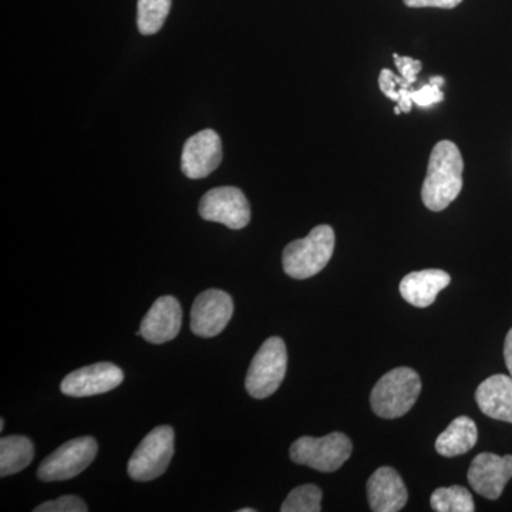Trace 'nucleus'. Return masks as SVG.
Listing matches in <instances>:
<instances>
[{
    "instance_id": "18",
    "label": "nucleus",
    "mask_w": 512,
    "mask_h": 512,
    "mask_svg": "<svg viewBox=\"0 0 512 512\" xmlns=\"http://www.w3.org/2000/svg\"><path fill=\"white\" fill-rule=\"evenodd\" d=\"M35 447L25 436H8L0 440V476L20 473L32 463Z\"/></svg>"
},
{
    "instance_id": "12",
    "label": "nucleus",
    "mask_w": 512,
    "mask_h": 512,
    "mask_svg": "<svg viewBox=\"0 0 512 512\" xmlns=\"http://www.w3.org/2000/svg\"><path fill=\"white\" fill-rule=\"evenodd\" d=\"M222 141L214 130H204L188 138L181 156V170L191 180L208 177L220 167Z\"/></svg>"
},
{
    "instance_id": "10",
    "label": "nucleus",
    "mask_w": 512,
    "mask_h": 512,
    "mask_svg": "<svg viewBox=\"0 0 512 512\" xmlns=\"http://www.w3.org/2000/svg\"><path fill=\"white\" fill-rule=\"evenodd\" d=\"M123 370L113 363H96L64 377L60 390L70 397H89L111 392L123 383Z\"/></svg>"
},
{
    "instance_id": "8",
    "label": "nucleus",
    "mask_w": 512,
    "mask_h": 512,
    "mask_svg": "<svg viewBox=\"0 0 512 512\" xmlns=\"http://www.w3.org/2000/svg\"><path fill=\"white\" fill-rule=\"evenodd\" d=\"M205 221L218 222L229 229H242L251 221V207L244 192L237 187H220L208 191L200 202Z\"/></svg>"
},
{
    "instance_id": "2",
    "label": "nucleus",
    "mask_w": 512,
    "mask_h": 512,
    "mask_svg": "<svg viewBox=\"0 0 512 512\" xmlns=\"http://www.w3.org/2000/svg\"><path fill=\"white\" fill-rule=\"evenodd\" d=\"M335 251V231L329 225H319L308 237L293 241L284 249L282 265L293 279H309L329 264Z\"/></svg>"
},
{
    "instance_id": "27",
    "label": "nucleus",
    "mask_w": 512,
    "mask_h": 512,
    "mask_svg": "<svg viewBox=\"0 0 512 512\" xmlns=\"http://www.w3.org/2000/svg\"><path fill=\"white\" fill-rule=\"evenodd\" d=\"M504 357L505 365H507L508 372H510V376L512 377V329L508 332L507 339H505Z\"/></svg>"
},
{
    "instance_id": "9",
    "label": "nucleus",
    "mask_w": 512,
    "mask_h": 512,
    "mask_svg": "<svg viewBox=\"0 0 512 512\" xmlns=\"http://www.w3.org/2000/svg\"><path fill=\"white\" fill-rule=\"evenodd\" d=\"M234 315V299L220 289H208L195 298L191 308V330L200 338H215Z\"/></svg>"
},
{
    "instance_id": "16",
    "label": "nucleus",
    "mask_w": 512,
    "mask_h": 512,
    "mask_svg": "<svg viewBox=\"0 0 512 512\" xmlns=\"http://www.w3.org/2000/svg\"><path fill=\"white\" fill-rule=\"evenodd\" d=\"M478 407L491 419L512 424V377L494 375L478 386Z\"/></svg>"
},
{
    "instance_id": "19",
    "label": "nucleus",
    "mask_w": 512,
    "mask_h": 512,
    "mask_svg": "<svg viewBox=\"0 0 512 512\" xmlns=\"http://www.w3.org/2000/svg\"><path fill=\"white\" fill-rule=\"evenodd\" d=\"M431 508L437 512H473L476 511L473 495L466 487L453 485V487L437 488L431 494Z\"/></svg>"
},
{
    "instance_id": "22",
    "label": "nucleus",
    "mask_w": 512,
    "mask_h": 512,
    "mask_svg": "<svg viewBox=\"0 0 512 512\" xmlns=\"http://www.w3.org/2000/svg\"><path fill=\"white\" fill-rule=\"evenodd\" d=\"M444 84V79L441 76L430 77V82L424 84L419 90H412V100L414 104L427 109L433 104H439L444 100V93L441 92V86Z\"/></svg>"
},
{
    "instance_id": "21",
    "label": "nucleus",
    "mask_w": 512,
    "mask_h": 512,
    "mask_svg": "<svg viewBox=\"0 0 512 512\" xmlns=\"http://www.w3.org/2000/svg\"><path fill=\"white\" fill-rule=\"evenodd\" d=\"M322 490L318 485L296 487L282 504V512H319L322 510Z\"/></svg>"
},
{
    "instance_id": "20",
    "label": "nucleus",
    "mask_w": 512,
    "mask_h": 512,
    "mask_svg": "<svg viewBox=\"0 0 512 512\" xmlns=\"http://www.w3.org/2000/svg\"><path fill=\"white\" fill-rule=\"evenodd\" d=\"M171 0H138L137 25L141 35H156L163 28Z\"/></svg>"
},
{
    "instance_id": "1",
    "label": "nucleus",
    "mask_w": 512,
    "mask_h": 512,
    "mask_svg": "<svg viewBox=\"0 0 512 512\" xmlns=\"http://www.w3.org/2000/svg\"><path fill=\"white\" fill-rule=\"evenodd\" d=\"M464 161L456 144L444 140L431 151L421 200L430 211L446 210L463 190Z\"/></svg>"
},
{
    "instance_id": "14",
    "label": "nucleus",
    "mask_w": 512,
    "mask_h": 512,
    "mask_svg": "<svg viewBox=\"0 0 512 512\" xmlns=\"http://www.w3.org/2000/svg\"><path fill=\"white\" fill-rule=\"evenodd\" d=\"M367 498L372 511L397 512L406 507L409 494L403 478L392 467H380L367 481Z\"/></svg>"
},
{
    "instance_id": "6",
    "label": "nucleus",
    "mask_w": 512,
    "mask_h": 512,
    "mask_svg": "<svg viewBox=\"0 0 512 512\" xmlns=\"http://www.w3.org/2000/svg\"><path fill=\"white\" fill-rule=\"evenodd\" d=\"M352 441L343 433L325 437H301L292 444L289 456L295 464L308 466L320 473L339 470L352 456Z\"/></svg>"
},
{
    "instance_id": "11",
    "label": "nucleus",
    "mask_w": 512,
    "mask_h": 512,
    "mask_svg": "<svg viewBox=\"0 0 512 512\" xmlns=\"http://www.w3.org/2000/svg\"><path fill=\"white\" fill-rule=\"evenodd\" d=\"M468 483L477 494L488 500H498L505 485L512 478V456L500 457L493 453H481L468 468Z\"/></svg>"
},
{
    "instance_id": "17",
    "label": "nucleus",
    "mask_w": 512,
    "mask_h": 512,
    "mask_svg": "<svg viewBox=\"0 0 512 512\" xmlns=\"http://www.w3.org/2000/svg\"><path fill=\"white\" fill-rule=\"evenodd\" d=\"M476 423L467 416L451 421L436 441V450L443 457H457L466 454L477 444Z\"/></svg>"
},
{
    "instance_id": "23",
    "label": "nucleus",
    "mask_w": 512,
    "mask_h": 512,
    "mask_svg": "<svg viewBox=\"0 0 512 512\" xmlns=\"http://www.w3.org/2000/svg\"><path fill=\"white\" fill-rule=\"evenodd\" d=\"M35 512H87L89 507L76 495H64L55 501H47L36 507Z\"/></svg>"
},
{
    "instance_id": "13",
    "label": "nucleus",
    "mask_w": 512,
    "mask_h": 512,
    "mask_svg": "<svg viewBox=\"0 0 512 512\" xmlns=\"http://www.w3.org/2000/svg\"><path fill=\"white\" fill-rule=\"evenodd\" d=\"M183 323V309L174 296H161L141 320L137 335L147 342L163 345L177 338Z\"/></svg>"
},
{
    "instance_id": "26",
    "label": "nucleus",
    "mask_w": 512,
    "mask_h": 512,
    "mask_svg": "<svg viewBox=\"0 0 512 512\" xmlns=\"http://www.w3.org/2000/svg\"><path fill=\"white\" fill-rule=\"evenodd\" d=\"M404 5L409 8H440L454 9L460 5L463 0H403Z\"/></svg>"
},
{
    "instance_id": "4",
    "label": "nucleus",
    "mask_w": 512,
    "mask_h": 512,
    "mask_svg": "<svg viewBox=\"0 0 512 512\" xmlns=\"http://www.w3.org/2000/svg\"><path fill=\"white\" fill-rule=\"evenodd\" d=\"M286 369L288 352L284 340L278 336L266 339L249 366L245 379L247 392L259 400L272 396L284 382Z\"/></svg>"
},
{
    "instance_id": "25",
    "label": "nucleus",
    "mask_w": 512,
    "mask_h": 512,
    "mask_svg": "<svg viewBox=\"0 0 512 512\" xmlns=\"http://www.w3.org/2000/svg\"><path fill=\"white\" fill-rule=\"evenodd\" d=\"M394 63H396L397 69L404 80H407L410 84L416 83L417 74H419L421 67L420 60L412 59V57H402L394 53Z\"/></svg>"
},
{
    "instance_id": "7",
    "label": "nucleus",
    "mask_w": 512,
    "mask_h": 512,
    "mask_svg": "<svg viewBox=\"0 0 512 512\" xmlns=\"http://www.w3.org/2000/svg\"><path fill=\"white\" fill-rule=\"evenodd\" d=\"M97 451L99 446L93 437H77L67 441L42 461L37 478L45 483L72 480L93 463Z\"/></svg>"
},
{
    "instance_id": "5",
    "label": "nucleus",
    "mask_w": 512,
    "mask_h": 512,
    "mask_svg": "<svg viewBox=\"0 0 512 512\" xmlns=\"http://www.w3.org/2000/svg\"><path fill=\"white\" fill-rule=\"evenodd\" d=\"M175 433L173 427L158 426L144 437L128 461L131 480L147 483L163 476L173 460Z\"/></svg>"
},
{
    "instance_id": "15",
    "label": "nucleus",
    "mask_w": 512,
    "mask_h": 512,
    "mask_svg": "<svg viewBox=\"0 0 512 512\" xmlns=\"http://www.w3.org/2000/svg\"><path fill=\"white\" fill-rule=\"evenodd\" d=\"M451 282V276L441 269H424L404 276L400 282L403 299L416 308L433 305L437 295Z\"/></svg>"
},
{
    "instance_id": "24",
    "label": "nucleus",
    "mask_w": 512,
    "mask_h": 512,
    "mask_svg": "<svg viewBox=\"0 0 512 512\" xmlns=\"http://www.w3.org/2000/svg\"><path fill=\"white\" fill-rule=\"evenodd\" d=\"M412 86L413 84H410L409 82H407V80H404L402 76H396V74H394L392 70L383 69L382 72H380V90H382V93L384 94V96L387 97V99L396 101V103L400 99V87H404V89H410V87Z\"/></svg>"
},
{
    "instance_id": "3",
    "label": "nucleus",
    "mask_w": 512,
    "mask_h": 512,
    "mask_svg": "<svg viewBox=\"0 0 512 512\" xmlns=\"http://www.w3.org/2000/svg\"><path fill=\"white\" fill-rule=\"evenodd\" d=\"M421 392L420 376L410 367L390 370L370 394L373 412L382 419H399L412 410Z\"/></svg>"
},
{
    "instance_id": "28",
    "label": "nucleus",
    "mask_w": 512,
    "mask_h": 512,
    "mask_svg": "<svg viewBox=\"0 0 512 512\" xmlns=\"http://www.w3.org/2000/svg\"><path fill=\"white\" fill-rule=\"evenodd\" d=\"M254 508H242V510H238V512H255Z\"/></svg>"
}]
</instances>
